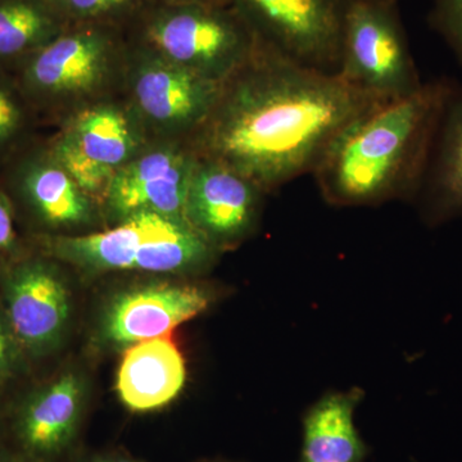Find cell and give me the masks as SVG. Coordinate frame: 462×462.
<instances>
[{"label": "cell", "mask_w": 462, "mask_h": 462, "mask_svg": "<svg viewBox=\"0 0 462 462\" xmlns=\"http://www.w3.org/2000/svg\"><path fill=\"white\" fill-rule=\"evenodd\" d=\"M47 256L88 270H139L182 273L205 269L216 249L187 220L154 212H138L114 229L84 236H42Z\"/></svg>", "instance_id": "obj_3"}, {"label": "cell", "mask_w": 462, "mask_h": 462, "mask_svg": "<svg viewBox=\"0 0 462 462\" xmlns=\"http://www.w3.org/2000/svg\"><path fill=\"white\" fill-rule=\"evenodd\" d=\"M0 462H41L8 446H0Z\"/></svg>", "instance_id": "obj_25"}, {"label": "cell", "mask_w": 462, "mask_h": 462, "mask_svg": "<svg viewBox=\"0 0 462 462\" xmlns=\"http://www.w3.org/2000/svg\"><path fill=\"white\" fill-rule=\"evenodd\" d=\"M430 21L462 62V0H433Z\"/></svg>", "instance_id": "obj_22"}, {"label": "cell", "mask_w": 462, "mask_h": 462, "mask_svg": "<svg viewBox=\"0 0 462 462\" xmlns=\"http://www.w3.org/2000/svg\"><path fill=\"white\" fill-rule=\"evenodd\" d=\"M427 180V216L442 223L462 212V94L447 102L422 184ZM422 187V185H421Z\"/></svg>", "instance_id": "obj_18"}, {"label": "cell", "mask_w": 462, "mask_h": 462, "mask_svg": "<svg viewBox=\"0 0 462 462\" xmlns=\"http://www.w3.org/2000/svg\"><path fill=\"white\" fill-rule=\"evenodd\" d=\"M12 206L21 205L36 224L69 226L89 220L90 200L74 179L50 156H32L12 172Z\"/></svg>", "instance_id": "obj_15"}, {"label": "cell", "mask_w": 462, "mask_h": 462, "mask_svg": "<svg viewBox=\"0 0 462 462\" xmlns=\"http://www.w3.org/2000/svg\"><path fill=\"white\" fill-rule=\"evenodd\" d=\"M23 256L16 231V214L7 194L0 189V258L5 261Z\"/></svg>", "instance_id": "obj_24"}, {"label": "cell", "mask_w": 462, "mask_h": 462, "mask_svg": "<svg viewBox=\"0 0 462 462\" xmlns=\"http://www.w3.org/2000/svg\"><path fill=\"white\" fill-rule=\"evenodd\" d=\"M227 3V0H175V5H218Z\"/></svg>", "instance_id": "obj_26"}, {"label": "cell", "mask_w": 462, "mask_h": 462, "mask_svg": "<svg viewBox=\"0 0 462 462\" xmlns=\"http://www.w3.org/2000/svg\"><path fill=\"white\" fill-rule=\"evenodd\" d=\"M87 462H138L132 458L120 457V456H103V457H96Z\"/></svg>", "instance_id": "obj_27"}, {"label": "cell", "mask_w": 462, "mask_h": 462, "mask_svg": "<svg viewBox=\"0 0 462 462\" xmlns=\"http://www.w3.org/2000/svg\"><path fill=\"white\" fill-rule=\"evenodd\" d=\"M30 358L14 336L0 305V394L29 372Z\"/></svg>", "instance_id": "obj_20"}, {"label": "cell", "mask_w": 462, "mask_h": 462, "mask_svg": "<svg viewBox=\"0 0 462 462\" xmlns=\"http://www.w3.org/2000/svg\"><path fill=\"white\" fill-rule=\"evenodd\" d=\"M3 397V394H0V398ZM7 415L8 413H3V410L0 409V446L5 445V424H7Z\"/></svg>", "instance_id": "obj_28"}, {"label": "cell", "mask_w": 462, "mask_h": 462, "mask_svg": "<svg viewBox=\"0 0 462 462\" xmlns=\"http://www.w3.org/2000/svg\"><path fill=\"white\" fill-rule=\"evenodd\" d=\"M224 83L165 58L136 74L134 94L143 114L161 126L199 130L214 111Z\"/></svg>", "instance_id": "obj_14"}, {"label": "cell", "mask_w": 462, "mask_h": 462, "mask_svg": "<svg viewBox=\"0 0 462 462\" xmlns=\"http://www.w3.org/2000/svg\"><path fill=\"white\" fill-rule=\"evenodd\" d=\"M452 89L422 84L403 98L374 103L331 143L316 166L331 206H375L420 190Z\"/></svg>", "instance_id": "obj_2"}, {"label": "cell", "mask_w": 462, "mask_h": 462, "mask_svg": "<svg viewBox=\"0 0 462 462\" xmlns=\"http://www.w3.org/2000/svg\"><path fill=\"white\" fill-rule=\"evenodd\" d=\"M148 35L165 60L221 83L257 47L254 33L227 3L175 5L151 23Z\"/></svg>", "instance_id": "obj_5"}, {"label": "cell", "mask_w": 462, "mask_h": 462, "mask_svg": "<svg viewBox=\"0 0 462 462\" xmlns=\"http://www.w3.org/2000/svg\"><path fill=\"white\" fill-rule=\"evenodd\" d=\"M84 382L65 373L32 389L9 407L5 446L41 462H51L69 448L84 406Z\"/></svg>", "instance_id": "obj_9"}, {"label": "cell", "mask_w": 462, "mask_h": 462, "mask_svg": "<svg viewBox=\"0 0 462 462\" xmlns=\"http://www.w3.org/2000/svg\"><path fill=\"white\" fill-rule=\"evenodd\" d=\"M214 300V291L199 284L152 282L129 289L109 302L100 336L117 346L165 337L206 311Z\"/></svg>", "instance_id": "obj_11"}, {"label": "cell", "mask_w": 462, "mask_h": 462, "mask_svg": "<svg viewBox=\"0 0 462 462\" xmlns=\"http://www.w3.org/2000/svg\"><path fill=\"white\" fill-rule=\"evenodd\" d=\"M51 11L80 18L105 16L132 5L134 0H44Z\"/></svg>", "instance_id": "obj_23"}, {"label": "cell", "mask_w": 462, "mask_h": 462, "mask_svg": "<svg viewBox=\"0 0 462 462\" xmlns=\"http://www.w3.org/2000/svg\"><path fill=\"white\" fill-rule=\"evenodd\" d=\"M338 75L379 102L420 89L397 2L346 0Z\"/></svg>", "instance_id": "obj_4"}, {"label": "cell", "mask_w": 462, "mask_h": 462, "mask_svg": "<svg viewBox=\"0 0 462 462\" xmlns=\"http://www.w3.org/2000/svg\"><path fill=\"white\" fill-rule=\"evenodd\" d=\"M109 42L87 30L58 35L18 66V90L32 103L83 94L107 71Z\"/></svg>", "instance_id": "obj_12"}, {"label": "cell", "mask_w": 462, "mask_h": 462, "mask_svg": "<svg viewBox=\"0 0 462 462\" xmlns=\"http://www.w3.org/2000/svg\"><path fill=\"white\" fill-rule=\"evenodd\" d=\"M389 2H397L398 3V0H389Z\"/></svg>", "instance_id": "obj_30"}, {"label": "cell", "mask_w": 462, "mask_h": 462, "mask_svg": "<svg viewBox=\"0 0 462 462\" xmlns=\"http://www.w3.org/2000/svg\"><path fill=\"white\" fill-rule=\"evenodd\" d=\"M5 263V261L2 260V258H0V269H2L3 263Z\"/></svg>", "instance_id": "obj_29"}, {"label": "cell", "mask_w": 462, "mask_h": 462, "mask_svg": "<svg viewBox=\"0 0 462 462\" xmlns=\"http://www.w3.org/2000/svg\"><path fill=\"white\" fill-rule=\"evenodd\" d=\"M199 154L178 149L149 152L115 173L105 199L112 215L126 218L138 212L185 217V203Z\"/></svg>", "instance_id": "obj_13"}, {"label": "cell", "mask_w": 462, "mask_h": 462, "mask_svg": "<svg viewBox=\"0 0 462 462\" xmlns=\"http://www.w3.org/2000/svg\"><path fill=\"white\" fill-rule=\"evenodd\" d=\"M264 191L223 163L199 157L185 217L216 249L236 245L254 229Z\"/></svg>", "instance_id": "obj_10"}, {"label": "cell", "mask_w": 462, "mask_h": 462, "mask_svg": "<svg viewBox=\"0 0 462 462\" xmlns=\"http://www.w3.org/2000/svg\"><path fill=\"white\" fill-rule=\"evenodd\" d=\"M0 305L30 361L60 346L71 306L65 279L50 261L23 254L5 261L0 269Z\"/></svg>", "instance_id": "obj_7"}, {"label": "cell", "mask_w": 462, "mask_h": 462, "mask_svg": "<svg viewBox=\"0 0 462 462\" xmlns=\"http://www.w3.org/2000/svg\"><path fill=\"white\" fill-rule=\"evenodd\" d=\"M376 102L338 74L300 65L257 41L197 130V154L267 193L314 172L342 130Z\"/></svg>", "instance_id": "obj_1"}, {"label": "cell", "mask_w": 462, "mask_h": 462, "mask_svg": "<svg viewBox=\"0 0 462 462\" xmlns=\"http://www.w3.org/2000/svg\"><path fill=\"white\" fill-rule=\"evenodd\" d=\"M257 41L310 69L338 74L346 0H227Z\"/></svg>", "instance_id": "obj_6"}, {"label": "cell", "mask_w": 462, "mask_h": 462, "mask_svg": "<svg viewBox=\"0 0 462 462\" xmlns=\"http://www.w3.org/2000/svg\"><path fill=\"white\" fill-rule=\"evenodd\" d=\"M136 147L138 138L126 116L99 106L75 118L51 156L87 196H105L115 173L133 160Z\"/></svg>", "instance_id": "obj_8"}, {"label": "cell", "mask_w": 462, "mask_h": 462, "mask_svg": "<svg viewBox=\"0 0 462 462\" xmlns=\"http://www.w3.org/2000/svg\"><path fill=\"white\" fill-rule=\"evenodd\" d=\"M26 111L14 90L0 79V156L23 135Z\"/></svg>", "instance_id": "obj_21"}, {"label": "cell", "mask_w": 462, "mask_h": 462, "mask_svg": "<svg viewBox=\"0 0 462 462\" xmlns=\"http://www.w3.org/2000/svg\"><path fill=\"white\" fill-rule=\"evenodd\" d=\"M185 382L184 357L165 336L127 346L118 367L116 389L127 409L148 412L175 400Z\"/></svg>", "instance_id": "obj_16"}, {"label": "cell", "mask_w": 462, "mask_h": 462, "mask_svg": "<svg viewBox=\"0 0 462 462\" xmlns=\"http://www.w3.org/2000/svg\"><path fill=\"white\" fill-rule=\"evenodd\" d=\"M363 391L331 392L310 407L303 419L300 462H363L366 448L355 424Z\"/></svg>", "instance_id": "obj_17"}, {"label": "cell", "mask_w": 462, "mask_h": 462, "mask_svg": "<svg viewBox=\"0 0 462 462\" xmlns=\"http://www.w3.org/2000/svg\"><path fill=\"white\" fill-rule=\"evenodd\" d=\"M58 35L56 14L44 0H0V66H20Z\"/></svg>", "instance_id": "obj_19"}]
</instances>
